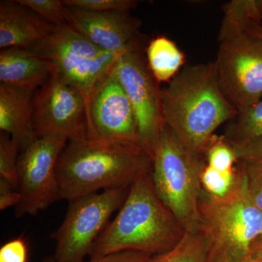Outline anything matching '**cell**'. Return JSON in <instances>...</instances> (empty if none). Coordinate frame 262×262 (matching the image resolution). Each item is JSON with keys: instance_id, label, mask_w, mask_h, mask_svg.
Instances as JSON below:
<instances>
[{"instance_id": "33", "label": "cell", "mask_w": 262, "mask_h": 262, "mask_svg": "<svg viewBox=\"0 0 262 262\" xmlns=\"http://www.w3.org/2000/svg\"><path fill=\"white\" fill-rule=\"evenodd\" d=\"M239 262H262V261H261V260L256 259V258H253L252 256L248 255V256H246V257L241 259Z\"/></svg>"}, {"instance_id": "8", "label": "cell", "mask_w": 262, "mask_h": 262, "mask_svg": "<svg viewBox=\"0 0 262 262\" xmlns=\"http://www.w3.org/2000/svg\"><path fill=\"white\" fill-rule=\"evenodd\" d=\"M28 49L51 62L57 73L80 90L86 101L118 56L98 47L67 24L53 27Z\"/></svg>"}, {"instance_id": "6", "label": "cell", "mask_w": 262, "mask_h": 262, "mask_svg": "<svg viewBox=\"0 0 262 262\" xmlns=\"http://www.w3.org/2000/svg\"><path fill=\"white\" fill-rule=\"evenodd\" d=\"M213 62L222 93L237 112L262 99V39L221 26Z\"/></svg>"}, {"instance_id": "30", "label": "cell", "mask_w": 262, "mask_h": 262, "mask_svg": "<svg viewBox=\"0 0 262 262\" xmlns=\"http://www.w3.org/2000/svg\"><path fill=\"white\" fill-rule=\"evenodd\" d=\"M241 27L246 32L262 39V26L258 18L253 16L248 17L245 19Z\"/></svg>"}, {"instance_id": "21", "label": "cell", "mask_w": 262, "mask_h": 262, "mask_svg": "<svg viewBox=\"0 0 262 262\" xmlns=\"http://www.w3.org/2000/svg\"><path fill=\"white\" fill-rule=\"evenodd\" d=\"M236 176L237 166L233 170L220 171L206 164L201 175L202 187L210 195L222 198L233 187Z\"/></svg>"}, {"instance_id": "24", "label": "cell", "mask_w": 262, "mask_h": 262, "mask_svg": "<svg viewBox=\"0 0 262 262\" xmlns=\"http://www.w3.org/2000/svg\"><path fill=\"white\" fill-rule=\"evenodd\" d=\"M63 5L91 12H130L138 4L134 0H62Z\"/></svg>"}, {"instance_id": "7", "label": "cell", "mask_w": 262, "mask_h": 262, "mask_svg": "<svg viewBox=\"0 0 262 262\" xmlns=\"http://www.w3.org/2000/svg\"><path fill=\"white\" fill-rule=\"evenodd\" d=\"M130 187L106 189L69 202L64 220L51 234L56 242L55 262H84L114 212L125 201Z\"/></svg>"}, {"instance_id": "9", "label": "cell", "mask_w": 262, "mask_h": 262, "mask_svg": "<svg viewBox=\"0 0 262 262\" xmlns=\"http://www.w3.org/2000/svg\"><path fill=\"white\" fill-rule=\"evenodd\" d=\"M113 70L135 114L141 146L152 158L164 124L161 90L148 67L142 39L117 57Z\"/></svg>"}, {"instance_id": "11", "label": "cell", "mask_w": 262, "mask_h": 262, "mask_svg": "<svg viewBox=\"0 0 262 262\" xmlns=\"http://www.w3.org/2000/svg\"><path fill=\"white\" fill-rule=\"evenodd\" d=\"M85 129L86 137L91 140L141 145L135 114L113 64L97 81L86 101Z\"/></svg>"}, {"instance_id": "27", "label": "cell", "mask_w": 262, "mask_h": 262, "mask_svg": "<svg viewBox=\"0 0 262 262\" xmlns=\"http://www.w3.org/2000/svg\"><path fill=\"white\" fill-rule=\"evenodd\" d=\"M230 145L238 161L262 163V137L246 144Z\"/></svg>"}, {"instance_id": "22", "label": "cell", "mask_w": 262, "mask_h": 262, "mask_svg": "<svg viewBox=\"0 0 262 262\" xmlns=\"http://www.w3.org/2000/svg\"><path fill=\"white\" fill-rule=\"evenodd\" d=\"M207 165L220 171H229L235 169L237 157L232 146L223 136H213L206 152Z\"/></svg>"}, {"instance_id": "13", "label": "cell", "mask_w": 262, "mask_h": 262, "mask_svg": "<svg viewBox=\"0 0 262 262\" xmlns=\"http://www.w3.org/2000/svg\"><path fill=\"white\" fill-rule=\"evenodd\" d=\"M67 24L103 51L119 56L141 40L140 21L130 12H91L66 6Z\"/></svg>"}, {"instance_id": "19", "label": "cell", "mask_w": 262, "mask_h": 262, "mask_svg": "<svg viewBox=\"0 0 262 262\" xmlns=\"http://www.w3.org/2000/svg\"><path fill=\"white\" fill-rule=\"evenodd\" d=\"M209 244L201 230L186 232L181 241L166 252L151 256L148 262H208Z\"/></svg>"}, {"instance_id": "15", "label": "cell", "mask_w": 262, "mask_h": 262, "mask_svg": "<svg viewBox=\"0 0 262 262\" xmlns=\"http://www.w3.org/2000/svg\"><path fill=\"white\" fill-rule=\"evenodd\" d=\"M34 92L0 83V130L18 145L20 152L37 139L32 120Z\"/></svg>"}, {"instance_id": "28", "label": "cell", "mask_w": 262, "mask_h": 262, "mask_svg": "<svg viewBox=\"0 0 262 262\" xmlns=\"http://www.w3.org/2000/svg\"><path fill=\"white\" fill-rule=\"evenodd\" d=\"M151 256L137 251H122L91 258L87 262H148Z\"/></svg>"}, {"instance_id": "26", "label": "cell", "mask_w": 262, "mask_h": 262, "mask_svg": "<svg viewBox=\"0 0 262 262\" xmlns=\"http://www.w3.org/2000/svg\"><path fill=\"white\" fill-rule=\"evenodd\" d=\"M29 248L21 236L8 241L0 248V262H28Z\"/></svg>"}, {"instance_id": "35", "label": "cell", "mask_w": 262, "mask_h": 262, "mask_svg": "<svg viewBox=\"0 0 262 262\" xmlns=\"http://www.w3.org/2000/svg\"><path fill=\"white\" fill-rule=\"evenodd\" d=\"M42 262H55L54 257L53 256H48L45 258Z\"/></svg>"}, {"instance_id": "1", "label": "cell", "mask_w": 262, "mask_h": 262, "mask_svg": "<svg viewBox=\"0 0 262 262\" xmlns=\"http://www.w3.org/2000/svg\"><path fill=\"white\" fill-rule=\"evenodd\" d=\"M161 106L164 123L205 158L215 131L238 113L221 90L213 62L184 67L161 90Z\"/></svg>"}, {"instance_id": "5", "label": "cell", "mask_w": 262, "mask_h": 262, "mask_svg": "<svg viewBox=\"0 0 262 262\" xmlns=\"http://www.w3.org/2000/svg\"><path fill=\"white\" fill-rule=\"evenodd\" d=\"M201 230L209 251L226 253L239 262L250 253L262 234V211L248 193L244 168L238 162L233 187L225 196L215 198L203 189L199 204Z\"/></svg>"}, {"instance_id": "25", "label": "cell", "mask_w": 262, "mask_h": 262, "mask_svg": "<svg viewBox=\"0 0 262 262\" xmlns=\"http://www.w3.org/2000/svg\"><path fill=\"white\" fill-rule=\"evenodd\" d=\"M239 163L244 168L250 198L262 211V163Z\"/></svg>"}, {"instance_id": "29", "label": "cell", "mask_w": 262, "mask_h": 262, "mask_svg": "<svg viewBox=\"0 0 262 262\" xmlns=\"http://www.w3.org/2000/svg\"><path fill=\"white\" fill-rule=\"evenodd\" d=\"M20 199V192L8 181L0 178V210L15 206Z\"/></svg>"}, {"instance_id": "2", "label": "cell", "mask_w": 262, "mask_h": 262, "mask_svg": "<svg viewBox=\"0 0 262 262\" xmlns=\"http://www.w3.org/2000/svg\"><path fill=\"white\" fill-rule=\"evenodd\" d=\"M151 172L132 183L120 211L95 243L91 258L122 251L155 256L171 249L182 238L185 230L158 196Z\"/></svg>"}, {"instance_id": "16", "label": "cell", "mask_w": 262, "mask_h": 262, "mask_svg": "<svg viewBox=\"0 0 262 262\" xmlns=\"http://www.w3.org/2000/svg\"><path fill=\"white\" fill-rule=\"evenodd\" d=\"M55 72L51 62L27 48H5L0 51L1 83L34 92Z\"/></svg>"}, {"instance_id": "31", "label": "cell", "mask_w": 262, "mask_h": 262, "mask_svg": "<svg viewBox=\"0 0 262 262\" xmlns=\"http://www.w3.org/2000/svg\"><path fill=\"white\" fill-rule=\"evenodd\" d=\"M249 255L256 259L262 261V234L251 245Z\"/></svg>"}, {"instance_id": "12", "label": "cell", "mask_w": 262, "mask_h": 262, "mask_svg": "<svg viewBox=\"0 0 262 262\" xmlns=\"http://www.w3.org/2000/svg\"><path fill=\"white\" fill-rule=\"evenodd\" d=\"M85 107L80 90L55 72L33 94L36 135L60 136L68 141L85 137Z\"/></svg>"}, {"instance_id": "23", "label": "cell", "mask_w": 262, "mask_h": 262, "mask_svg": "<svg viewBox=\"0 0 262 262\" xmlns=\"http://www.w3.org/2000/svg\"><path fill=\"white\" fill-rule=\"evenodd\" d=\"M53 27L67 24L66 6L61 0H17Z\"/></svg>"}, {"instance_id": "20", "label": "cell", "mask_w": 262, "mask_h": 262, "mask_svg": "<svg viewBox=\"0 0 262 262\" xmlns=\"http://www.w3.org/2000/svg\"><path fill=\"white\" fill-rule=\"evenodd\" d=\"M20 149L8 134L0 132V178L18 190V161Z\"/></svg>"}, {"instance_id": "3", "label": "cell", "mask_w": 262, "mask_h": 262, "mask_svg": "<svg viewBox=\"0 0 262 262\" xmlns=\"http://www.w3.org/2000/svg\"><path fill=\"white\" fill-rule=\"evenodd\" d=\"M152 158L137 144L91 140L68 141L57 164L61 198L69 202L82 196L130 186L151 170Z\"/></svg>"}, {"instance_id": "34", "label": "cell", "mask_w": 262, "mask_h": 262, "mask_svg": "<svg viewBox=\"0 0 262 262\" xmlns=\"http://www.w3.org/2000/svg\"><path fill=\"white\" fill-rule=\"evenodd\" d=\"M257 2V6L258 10V13H259L260 22L262 26V0H256Z\"/></svg>"}, {"instance_id": "4", "label": "cell", "mask_w": 262, "mask_h": 262, "mask_svg": "<svg viewBox=\"0 0 262 262\" xmlns=\"http://www.w3.org/2000/svg\"><path fill=\"white\" fill-rule=\"evenodd\" d=\"M206 164L205 157L186 147L163 124L153 153L151 179L158 196L185 232L201 230V175Z\"/></svg>"}, {"instance_id": "14", "label": "cell", "mask_w": 262, "mask_h": 262, "mask_svg": "<svg viewBox=\"0 0 262 262\" xmlns=\"http://www.w3.org/2000/svg\"><path fill=\"white\" fill-rule=\"evenodd\" d=\"M53 26L17 2L0 1V48H27L49 34Z\"/></svg>"}, {"instance_id": "32", "label": "cell", "mask_w": 262, "mask_h": 262, "mask_svg": "<svg viewBox=\"0 0 262 262\" xmlns=\"http://www.w3.org/2000/svg\"><path fill=\"white\" fill-rule=\"evenodd\" d=\"M208 262H236L228 255L221 251H209Z\"/></svg>"}, {"instance_id": "17", "label": "cell", "mask_w": 262, "mask_h": 262, "mask_svg": "<svg viewBox=\"0 0 262 262\" xmlns=\"http://www.w3.org/2000/svg\"><path fill=\"white\" fill-rule=\"evenodd\" d=\"M146 58L148 67L158 83L171 80L184 63V53L175 42L165 37L150 41Z\"/></svg>"}, {"instance_id": "10", "label": "cell", "mask_w": 262, "mask_h": 262, "mask_svg": "<svg viewBox=\"0 0 262 262\" xmlns=\"http://www.w3.org/2000/svg\"><path fill=\"white\" fill-rule=\"evenodd\" d=\"M68 140L60 136L37 138L19 155L18 191L20 201L15 206L18 218L36 215L61 200L56 168Z\"/></svg>"}, {"instance_id": "18", "label": "cell", "mask_w": 262, "mask_h": 262, "mask_svg": "<svg viewBox=\"0 0 262 262\" xmlns=\"http://www.w3.org/2000/svg\"><path fill=\"white\" fill-rule=\"evenodd\" d=\"M229 144H244L262 137V99L238 112L225 129Z\"/></svg>"}]
</instances>
